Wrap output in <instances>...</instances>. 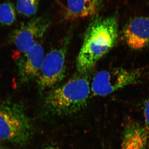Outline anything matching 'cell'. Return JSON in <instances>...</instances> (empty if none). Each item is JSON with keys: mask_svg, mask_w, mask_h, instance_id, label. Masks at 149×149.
I'll use <instances>...</instances> for the list:
<instances>
[{"mask_svg": "<svg viewBox=\"0 0 149 149\" xmlns=\"http://www.w3.org/2000/svg\"><path fill=\"white\" fill-rule=\"evenodd\" d=\"M119 39L118 21L116 16H97L86 29L78 54L76 67L86 74L98 62L116 45Z\"/></svg>", "mask_w": 149, "mask_h": 149, "instance_id": "6da1fadb", "label": "cell"}, {"mask_svg": "<svg viewBox=\"0 0 149 149\" xmlns=\"http://www.w3.org/2000/svg\"><path fill=\"white\" fill-rule=\"evenodd\" d=\"M85 75L80 74L72 77L50 91L44 100L47 109L53 114L64 116L85 107L91 93V85Z\"/></svg>", "mask_w": 149, "mask_h": 149, "instance_id": "7a4b0ae2", "label": "cell"}, {"mask_svg": "<svg viewBox=\"0 0 149 149\" xmlns=\"http://www.w3.org/2000/svg\"><path fill=\"white\" fill-rule=\"evenodd\" d=\"M34 126L20 103H0V141L23 146L33 135Z\"/></svg>", "mask_w": 149, "mask_h": 149, "instance_id": "3957f363", "label": "cell"}, {"mask_svg": "<svg viewBox=\"0 0 149 149\" xmlns=\"http://www.w3.org/2000/svg\"><path fill=\"white\" fill-rule=\"evenodd\" d=\"M141 77L139 70L116 68L102 70L93 78L91 85L94 96H106L126 86L137 83Z\"/></svg>", "mask_w": 149, "mask_h": 149, "instance_id": "277c9868", "label": "cell"}, {"mask_svg": "<svg viewBox=\"0 0 149 149\" xmlns=\"http://www.w3.org/2000/svg\"><path fill=\"white\" fill-rule=\"evenodd\" d=\"M50 24L49 17L42 15L22 23L11 32L9 36L8 42L14 46L17 52H18L17 54H18L19 56L17 59L39 43V41L46 34Z\"/></svg>", "mask_w": 149, "mask_h": 149, "instance_id": "5b68a950", "label": "cell"}, {"mask_svg": "<svg viewBox=\"0 0 149 149\" xmlns=\"http://www.w3.org/2000/svg\"><path fill=\"white\" fill-rule=\"evenodd\" d=\"M65 51L63 47L56 48L45 56L36 78L40 90L53 88L63 79L65 73Z\"/></svg>", "mask_w": 149, "mask_h": 149, "instance_id": "8992f818", "label": "cell"}, {"mask_svg": "<svg viewBox=\"0 0 149 149\" xmlns=\"http://www.w3.org/2000/svg\"><path fill=\"white\" fill-rule=\"evenodd\" d=\"M45 56V50L40 43L17 59L19 83L25 85L37 78Z\"/></svg>", "mask_w": 149, "mask_h": 149, "instance_id": "52a82bcc", "label": "cell"}, {"mask_svg": "<svg viewBox=\"0 0 149 149\" xmlns=\"http://www.w3.org/2000/svg\"><path fill=\"white\" fill-rule=\"evenodd\" d=\"M125 42L130 49H143L149 44V17L139 16L131 19L123 30Z\"/></svg>", "mask_w": 149, "mask_h": 149, "instance_id": "ba28073f", "label": "cell"}, {"mask_svg": "<svg viewBox=\"0 0 149 149\" xmlns=\"http://www.w3.org/2000/svg\"><path fill=\"white\" fill-rule=\"evenodd\" d=\"M102 0H67L64 18L68 21L95 16L101 7Z\"/></svg>", "mask_w": 149, "mask_h": 149, "instance_id": "9c48e42d", "label": "cell"}, {"mask_svg": "<svg viewBox=\"0 0 149 149\" xmlns=\"http://www.w3.org/2000/svg\"><path fill=\"white\" fill-rule=\"evenodd\" d=\"M148 137L144 126L130 122L125 127L120 149H145Z\"/></svg>", "mask_w": 149, "mask_h": 149, "instance_id": "30bf717a", "label": "cell"}, {"mask_svg": "<svg viewBox=\"0 0 149 149\" xmlns=\"http://www.w3.org/2000/svg\"><path fill=\"white\" fill-rule=\"evenodd\" d=\"M16 19V10L12 3L6 1L0 4V24L3 26H11Z\"/></svg>", "mask_w": 149, "mask_h": 149, "instance_id": "8fae6325", "label": "cell"}, {"mask_svg": "<svg viewBox=\"0 0 149 149\" xmlns=\"http://www.w3.org/2000/svg\"><path fill=\"white\" fill-rule=\"evenodd\" d=\"M40 2V0H17V11L22 16H34L38 11Z\"/></svg>", "mask_w": 149, "mask_h": 149, "instance_id": "7c38bea8", "label": "cell"}, {"mask_svg": "<svg viewBox=\"0 0 149 149\" xmlns=\"http://www.w3.org/2000/svg\"><path fill=\"white\" fill-rule=\"evenodd\" d=\"M143 115L145 122L144 127L148 137V145H149V99L146 102L144 106Z\"/></svg>", "mask_w": 149, "mask_h": 149, "instance_id": "4fadbf2b", "label": "cell"}, {"mask_svg": "<svg viewBox=\"0 0 149 149\" xmlns=\"http://www.w3.org/2000/svg\"><path fill=\"white\" fill-rule=\"evenodd\" d=\"M45 149H56L55 148H52V147H51V148H47Z\"/></svg>", "mask_w": 149, "mask_h": 149, "instance_id": "5bb4252c", "label": "cell"}, {"mask_svg": "<svg viewBox=\"0 0 149 149\" xmlns=\"http://www.w3.org/2000/svg\"><path fill=\"white\" fill-rule=\"evenodd\" d=\"M0 149H3L2 147H1V146L0 145Z\"/></svg>", "mask_w": 149, "mask_h": 149, "instance_id": "9a60e30c", "label": "cell"}]
</instances>
